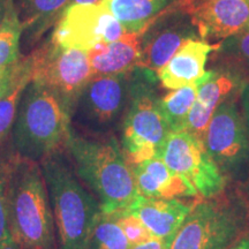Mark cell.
Here are the masks:
<instances>
[{
  "label": "cell",
  "mask_w": 249,
  "mask_h": 249,
  "mask_svg": "<svg viewBox=\"0 0 249 249\" xmlns=\"http://www.w3.org/2000/svg\"><path fill=\"white\" fill-rule=\"evenodd\" d=\"M65 150L71 157L76 176L95 194L103 213L124 211L138 197L132 170L116 135L88 138L71 130Z\"/></svg>",
  "instance_id": "cell-1"
},
{
  "label": "cell",
  "mask_w": 249,
  "mask_h": 249,
  "mask_svg": "<svg viewBox=\"0 0 249 249\" xmlns=\"http://www.w3.org/2000/svg\"><path fill=\"white\" fill-rule=\"evenodd\" d=\"M8 220L22 249H57L48 188L37 161L14 156L7 161Z\"/></svg>",
  "instance_id": "cell-2"
},
{
  "label": "cell",
  "mask_w": 249,
  "mask_h": 249,
  "mask_svg": "<svg viewBox=\"0 0 249 249\" xmlns=\"http://www.w3.org/2000/svg\"><path fill=\"white\" fill-rule=\"evenodd\" d=\"M60 150L40 160L53 213L57 249H88L102 214L101 205L81 185Z\"/></svg>",
  "instance_id": "cell-3"
},
{
  "label": "cell",
  "mask_w": 249,
  "mask_h": 249,
  "mask_svg": "<svg viewBox=\"0 0 249 249\" xmlns=\"http://www.w3.org/2000/svg\"><path fill=\"white\" fill-rule=\"evenodd\" d=\"M249 233V210L238 185L195 201L171 249H229Z\"/></svg>",
  "instance_id": "cell-4"
},
{
  "label": "cell",
  "mask_w": 249,
  "mask_h": 249,
  "mask_svg": "<svg viewBox=\"0 0 249 249\" xmlns=\"http://www.w3.org/2000/svg\"><path fill=\"white\" fill-rule=\"evenodd\" d=\"M13 128L17 155L40 161L65 148L71 134V112L51 90L30 81Z\"/></svg>",
  "instance_id": "cell-5"
},
{
  "label": "cell",
  "mask_w": 249,
  "mask_h": 249,
  "mask_svg": "<svg viewBox=\"0 0 249 249\" xmlns=\"http://www.w3.org/2000/svg\"><path fill=\"white\" fill-rule=\"evenodd\" d=\"M157 73L136 66L130 71V98L120 128V145L128 164L160 157L171 133L160 110Z\"/></svg>",
  "instance_id": "cell-6"
},
{
  "label": "cell",
  "mask_w": 249,
  "mask_h": 249,
  "mask_svg": "<svg viewBox=\"0 0 249 249\" xmlns=\"http://www.w3.org/2000/svg\"><path fill=\"white\" fill-rule=\"evenodd\" d=\"M130 98V71L93 76L77 97L71 113V130L88 138L116 135Z\"/></svg>",
  "instance_id": "cell-7"
},
{
  "label": "cell",
  "mask_w": 249,
  "mask_h": 249,
  "mask_svg": "<svg viewBox=\"0 0 249 249\" xmlns=\"http://www.w3.org/2000/svg\"><path fill=\"white\" fill-rule=\"evenodd\" d=\"M239 95L225 99L214 111L203 143L229 183L240 185L249 173V135L242 118Z\"/></svg>",
  "instance_id": "cell-8"
},
{
  "label": "cell",
  "mask_w": 249,
  "mask_h": 249,
  "mask_svg": "<svg viewBox=\"0 0 249 249\" xmlns=\"http://www.w3.org/2000/svg\"><path fill=\"white\" fill-rule=\"evenodd\" d=\"M31 57V81L57 95L71 113L77 97L92 79L87 51L64 48L50 39Z\"/></svg>",
  "instance_id": "cell-9"
},
{
  "label": "cell",
  "mask_w": 249,
  "mask_h": 249,
  "mask_svg": "<svg viewBox=\"0 0 249 249\" xmlns=\"http://www.w3.org/2000/svg\"><path fill=\"white\" fill-rule=\"evenodd\" d=\"M160 158L174 172L186 178L201 197H211L230 185L204 147L203 140L188 132H171Z\"/></svg>",
  "instance_id": "cell-10"
},
{
  "label": "cell",
  "mask_w": 249,
  "mask_h": 249,
  "mask_svg": "<svg viewBox=\"0 0 249 249\" xmlns=\"http://www.w3.org/2000/svg\"><path fill=\"white\" fill-rule=\"evenodd\" d=\"M201 39L182 0H176L141 34L140 67L157 73L188 40Z\"/></svg>",
  "instance_id": "cell-11"
},
{
  "label": "cell",
  "mask_w": 249,
  "mask_h": 249,
  "mask_svg": "<svg viewBox=\"0 0 249 249\" xmlns=\"http://www.w3.org/2000/svg\"><path fill=\"white\" fill-rule=\"evenodd\" d=\"M200 38L216 44L249 30V0H182Z\"/></svg>",
  "instance_id": "cell-12"
},
{
  "label": "cell",
  "mask_w": 249,
  "mask_h": 249,
  "mask_svg": "<svg viewBox=\"0 0 249 249\" xmlns=\"http://www.w3.org/2000/svg\"><path fill=\"white\" fill-rule=\"evenodd\" d=\"M111 13L99 4H71L58 20L51 39L64 48L89 51L103 40L104 27Z\"/></svg>",
  "instance_id": "cell-13"
},
{
  "label": "cell",
  "mask_w": 249,
  "mask_h": 249,
  "mask_svg": "<svg viewBox=\"0 0 249 249\" xmlns=\"http://www.w3.org/2000/svg\"><path fill=\"white\" fill-rule=\"evenodd\" d=\"M139 195L148 198H200L195 187L186 178L171 170L160 157L130 164Z\"/></svg>",
  "instance_id": "cell-14"
},
{
  "label": "cell",
  "mask_w": 249,
  "mask_h": 249,
  "mask_svg": "<svg viewBox=\"0 0 249 249\" xmlns=\"http://www.w3.org/2000/svg\"><path fill=\"white\" fill-rule=\"evenodd\" d=\"M196 200L148 198L138 195L124 211L138 218L155 238L173 242Z\"/></svg>",
  "instance_id": "cell-15"
},
{
  "label": "cell",
  "mask_w": 249,
  "mask_h": 249,
  "mask_svg": "<svg viewBox=\"0 0 249 249\" xmlns=\"http://www.w3.org/2000/svg\"><path fill=\"white\" fill-rule=\"evenodd\" d=\"M197 96L189 113L185 130L203 140L205 130L216 108L235 93L240 92L238 83L222 71L209 68L197 80Z\"/></svg>",
  "instance_id": "cell-16"
},
{
  "label": "cell",
  "mask_w": 249,
  "mask_h": 249,
  "mask_svg": "<svg viewBox=\"0 0 249 249\" xmlns=\"http://www.w3.org/2000/svg\"><path fill=\"white\" fill-rule=\"evenodd\" d=\"M219 44H211L203 39L188 40L157 71L160 86L174 90L195 83L204 75L209 55Z\"/></svg>",
  "instance_id": "cell-17"
},
{
  "label": "cell",
  "mask_w": 249,
  "mask_h": 249,
  "mask_svg": "<svg viewBox=\"0 0 249 249\" xmlns=\"http://www.w3.org/2000/svg\"><path fill=\"white\" fill-rule=\"evenodd\" d=\"M87 54L93 76L129 73L141 58V34H124L112 43L102 40Z\"/></svg>",
  "instance_id": "cell-18"
},
{
  "label": "cell",
  "mask_w": 249,
  "mask_h": 249,
  "mask_svg": "<svg viewBox=\"0 0 249 249\" xmlns=\"http://www.w3.org/2000/svg\"><path fill=\"white\" fill-rule=\"evenodd\" d=\"M176 0H103L127 34H142L149 24Z\"/></svg>",
  "instance_id": "cell-19"
},
{
  "label": "cell",
  "mask_w": 249,
  "mask_h": 249,
  "mask_svg": "<svg viewBox=\"0 0 249 249\" xmlns=\"http://www.w3.org/2000/svg\"><path fill=\"white\" fill-rule=\"evenodd\" d=\"M208 62L210 68L231 76L240 88L249 83V30L220 42Z\"/></svg>",
  "instance_id": "cell-20"
},
{
  "label": "cell",
  "mask_w": 249,
  "mask_h": 249,
  "mask_svg": "<svg viewBox=\"0 0 249 249\" xmlns=\"http://www.w3.org/2000/svg\"><path fill=\"white\" fill-rule=\"evenodd\" d=\"M71 0H14L22 35L36 38L64 13ZM21 35V36H22Z\"/></svg>",
  "instance_id": "cell-21"
},
{
  "label": "cell",
  "mask_w": 249,
  "mask_h": 249,
  "mask_svg": "<svg viewBox=\"0 0 249 249\" xmlns=\"http://www.w3.org/2000/svg\"><path fill=\"white\" fill-rule=\"evenodd\" d=\"M197 88L196 81L192 85L171 90L160 97V110L171 132H181L186 129L187 120L197 96Z\"/></svg>",
  "instance_id": "cell-22"
},
{
  "label": "cell",
  "mask_w": 249,
  "mask_h": 249,
  "mask_svg": "<svg viewBox=\"0 0 249 249\" xmlns=\"http://www.w3.org/2000/svg\"><path fill=\"white\" fill-rule=\"evenodd\" d=\"M31 57L26 58L24 67L18 75L13 88L0 99V147L6 141L8 134L13 129L20 101L31 81Z\"/></svg>",
  "instance_id": "cell-23"
},
{
  "label": "cell",
  "mask_w": 249,
  "mask_h": 249,
  "mask_svg": "<svg viewBox=\"0 0 249 249\" xmlns=\"http://www.w3.org/2000/svg\"><path fill=\"white\" fill-rule=\"evenodd\" d=\"M129 246L116 213H102L92 231L88 249H128Z\"/></svg>",
  "instance_id": "cell-24"
},
{
  "label": "cell",
  "mask_w": 249,
  "mask_h": 249,
  "mask_svg": "<svg viewBox=\"0 0 249 249\" xmlns=\"http://www.w3.org/2000/svg\"><path fill=\"white\" fill-rule=\"evenodd\" d=\"M21 35L22 29L14 8L0 28V71L18 61Z\"/></svg>",
  "instance_id": "cell-25"
},
{
  "label": "cell",
  "mask_w": 249,
  "mask_h": 249,
  "mask_svg": "<svg viewBox=\"0 0 249 249\" xmlns=\"http://www.w3.org/2000/svg\"><path fill=\"white\" fill-rule=\"evenodd\" d=\"M117 220L119 225L126 235L129 245H138L141 242H145L154 239L155 236L149 232V230L145 227L140 220L133 214H130L126 211L116 213Z\"/></svg>",
  "instance_id": "cell-26"
},
{
  "label": "cell",
  "mask_w": 249,
  "mask_h": 249,
  "mask_svg": "<svg viewBox=\"0 0 249 249\" xmlns=\"http://www.w3.org/2000/svg\"><path fill=\"white\" fill-rule=\"evenodd\" d=\"M11 238L7 200V163L0 160V246Z\"/></svg>",
  "instance_id": "cell-27"
},
{
  "label": "cell",
  "mask_w": 249,
  "mask_h": 249,
  "mask_svg": "<svg viewBox=\"0 0 249 249\" xmlns=\"http://www.w3.org/2000/svg\"><path fill=\"white\" fill-rule=\"evenodd\" d=\"M24 62H26V58L17 61L12 66L0 71V99L13 88L14 83L17 82L18 75L23 70Z\"/></svg>",
  "instance_id": "cell-28"
},
{
  "label": "cell",
  "mask_w": 249,
  "mask_h": 249,
  "mask_svg": "<svg viewBox=\"0 0 249 249\" xmlns=\"http://www.w3.org/2000/svg\"><path fill=\"white\" fill-rule=\"evenodd\" d=\"M239 104H240V110L242 118H244L246 128H247L249 135V83L245 85L240 90L239 95Z\"/></svg>",
  "instance_id": "cell-29"
},
{
  "label": "cell",
  "mask_w": 249,
  "mask_h": 249,
  "mask_svg": "<svg viewBox=\"0 0 249 249\" xmlns=\"http://www.w3.org/2000/svg\"><path fill=\"white\" fill-rule=\"evenodd\" d=\"M171 246H172V241L154 238L149 241L129 246L128 249H171Z\"/></svg>",
  "instance_id": "cell-30"
},
{
  "label": "cell",
  "mask_w": 249,
  "mask_h": 249,
  "mask_svg": "<svg viewBox=\"0 0 249 249\" xmlns=\"http://www.w3.org/2000/svg\"><path fill=\"white\" fill-rule=\"evenodd\" d=\"M15 8L14 0H0V28L2 27L8 14Z\"/></svg>",
  "instance_id": "cell-31"
},
{
  "label": "cell",
  "mask_w": 249,
  "mask_h": 249,
  "mask_svg": "<svg viewBox=\"0 0 249 249\" xmlns=\"http://www.w3.org/2000/svg\"><path fill=\"white\" fill-rule=\"evenodd\" d=\"M238 187H239V189H240L242 196H244L246 204H247L248 210H249V173H248L247 178H246L244 181L240 183V185H238Z\"/></svg>",
  "instance_id": "cell-32"
},
{
  "label": "cell",
  "mask_w": 249,
  "mask_h": 249,
  "mask_svg": "<svg viewBox=\"0 0 249 249\" xmlns=\"http://www.w3.org/2000/svg\"><path fill=\"white\" fill-rule=\"evenodd\" d=\"M229 249H249V233L245 236H242L240 240L236 241L235 244Z\"/></svg>",
  "instance_id": "cell-33"
},
{
  "label": "cell",
  "mask_w": 249,
  "mask_h": 249,
  "mask_svg": "<svg viewBox=\"0 0 249 249\" xmlns=\"http://www.w3.org/2000/svg\"><path fill=\"white\" fill-rule=\"evenodd\" d=\"M0 249H22L18 246L17 242H15L13 239H8L7 241L5 242V244H2L0 246Z\"/></svg>",
  "instance_id": "cell-34"
},
{
  "label": "cell",
  "mask_w": 249,
  "mask_h": 249,
  "mask_svg": "<svg viewBox=\"0 0 249 249\" xmlns=\"http://www.w3.org/2000/svg\"><path fill=\"white\" fill-rule=\"evenodd\" d=\"M102 1H103V0H71V4L92 5V4H99V2H102Z\"/></svg>",
  "instance_id": "cell-35"
}]
</instances>
